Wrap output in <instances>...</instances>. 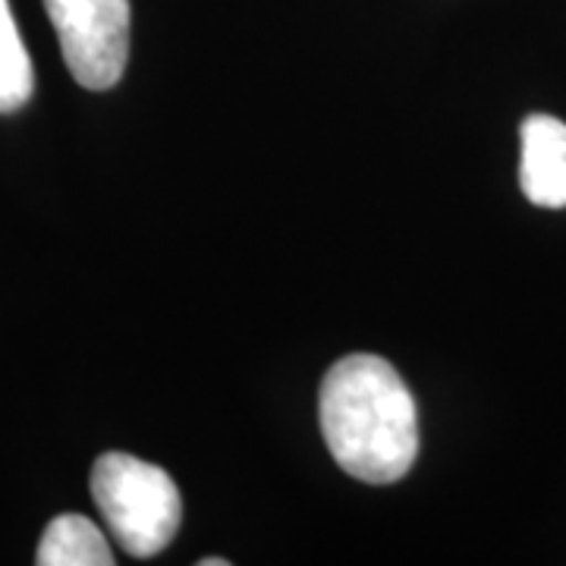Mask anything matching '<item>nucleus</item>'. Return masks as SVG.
Here are the masks:
<instances>
[{
	"mask_svg": "<svg viewBox=\"0 0 566 566\" xmlns=\"http://www.w3.org/2000/svg\"><path fill=\"white\" fill-rule=\"evenodd\" d=\"M520 186L538 208H566V123L532 114L520 126Z\"/></svg>",
	"mask_w": 566,
	"mask_h": 566,
	"instance_id": "nucleus-4",
	"label": "nucleus"
},
{
	"mask_svg": "<svg viewBox=\"0 0 566 566\" xmlns=\"http://www.w3.org/2000/svg\"><path fill=\"white\" fill-rule=\"evenodd\" d=\"M322 434L346 475L368 485L400 482L419 453V412L400 371L381 356L356 353L324 375Z\"/></svg>",
	"mask_w": 566,
	"mask_h": 566,
	"instance_id": "nucleus-1",
	"label": "nucleus"
},
{
	"mask_svg": "<svg viewBox=\"0 0 566 566\" xmlns=\"http://www.w3.org/2000/svg\"><path fill=\"white\" fill-rule=\"evenodd\" d=\"M92 497L117 545L133 557H155L174 542L182 520L180 491L161 465L129 453H104L92 465Z\"/></svg>",
	"mask_w": 566,
	"mask_h": 566,
	"instance_id": "nucleus-2",
	"label": "nucleus"
},
{
	"mask_svg": "<svg viewBox=\"0 0 566 566\" xmlns=\"http://www.w3.org/2000/svg\"><path fill=\"white\" fill-rule=\"evenodd\" d=\"M66 70L82 88L107 92L129 61V0H44Z\"/></svg>",
	"mask_w": 566,
	"mask_h": 566,
	"instance_id": "nucleus-3",
	"label": "nucleus"
},
{
	"mask_svg": "<svg viewBox=\"0 0 566 566\" xmlns=\"http://www.w3.org/2000/svg\"><path fill=\"white\" fill-rule=\"evenodd\" d=\"M39 566H111L114 551L102 528L80 513H63L51 520L35 554Z\"/></svg>",
	"mask_w": 566,
	"mask_h": 566,
	"instance_id": "nucleus-5",
	"label": "nucleus"
},
{
	"mask_svg": "<svg viewBox=\"0 0 566 566\" xmlns=\"http://www.w3.org/2000/svg\"><path fill=\"white\" fill-rule=\"evenodd\" d=\"M202 566H227V560L223 557H205Z\"/></svg>",
	"mask_w": 566,
	"mask_h": 566,
	"instance_id": "nucleus-7",
	"label": "nucleus"
},
{
	"mask_svg": "<svg viewBox=\"0 0 566 566\" xmlns=\"http://www.w3.org/2000/svg\"><path fill=\"white\" fill-rule=\"evenodd\" d=\"M35 92V73L10 3L0 0V114H13Z\"/></svg>",
	"mask_w": 566,
	"mask_h": 566,
	"instance_id": "nucleus-6",
	"label": "nucleus"
}]
</instances>
